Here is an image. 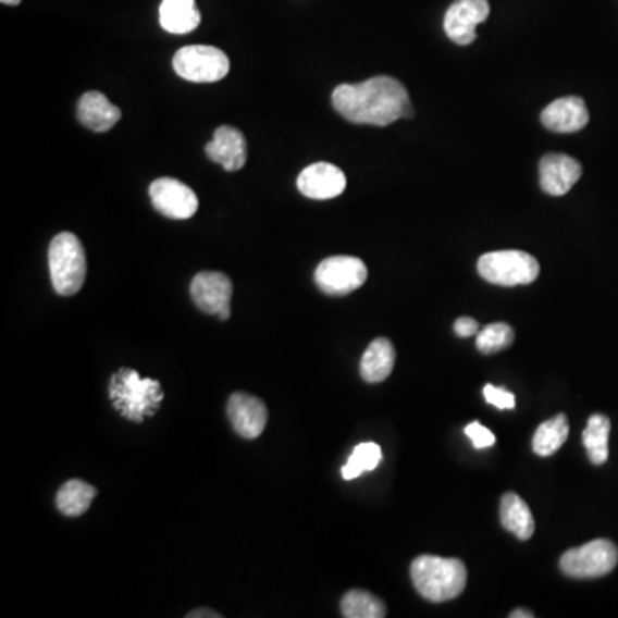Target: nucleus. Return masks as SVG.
Listing matches in <instances>:
<instances>
[{
  "label": "nucleus",
  "instance_id": "obj_22",
  "mask_svg": "<svg viewBox=\"0 0 618 618\" xmlns=\"http://www.w3.org/2000/svg\"><path fill=\"white\" fill-rule=\"evenodd\" d=\"M569 438V421L566 415L555 416L537 428L533 438V450L536 456L549 457L560 450Z\"/></svg>",
  "mask_w": 618,
  "mask_h": 618
},
{
  "label": "nucleus",
  "instance_id": "obj_4",
  "mask_svg": "<svg viewBox=\"0 0 618 618\" xmlns=\"http://www.w3.org/2000/svg\"><path fill=\"white\" fill-rule=\"evenodd\" d=\"M478 272L490 284L514 287L533 284L540 275V263L528 252L507 249L483 255L478 261Z\"/></svg>",
  "mask_w": 618,
  "mask_h": 618
},
{
  "label": "nucleus",
  "instance_id": "obj_27",
  "mask_svg": "<svg viewBox=\"0 0 618 618\" xmlns=\"http://www.w3.org/2000/svg\"><path fill=\"white\" fill-rule=\"evenodd\" d=\"M466 435L471 438L472 445L477 448H489L495 444V435L490 432L489 428H484L478 421L466 427Z\"/></svg>",
  "mask_w": 618,
  "mask_h": 618
},
{
  "label": "nucleus",
  "instance_id": "obj_26",
  "mask_svg": "<svg viewBox=\"0 0 618 618\" xmlns=\"http://www.w3.org/2000/svg\"><path fill=\"white\" fill-rule=\"evenodd\" d=\"M483 394L486 403L498 407V409H514V407H516V397H514L512 392L505 391V388H498V386L495 385H486L484 386Z\"/></svg>",
  "mask_w": 618,
  "mask_h": 618
},
{
  "label": "nucleus",
  "instance_id": "obj_17",
  "mask_svg": "<svg viewBox=\"0 0 618 618\" xmlns=\"http://www.w3.org/2000/svg\"><path fill=\"white\" fill-rule=\"evenodd\" d=\"M159 17L162 28L174 35H186L201 25V13L195 0H163Z\"/></svg>",
  "mask_w": 618,
  "mask_h": 618
},
{
  "label": "nucleus",
  "instance_id": "obj_5",
  "mask_svg": "<svg viewBox=\"0 0 618 618\" xmlns=\"http://www.w3.org/2000/svg\"><path fill=\"white\" fill-rule=\"evenodd\" d=\"M618 548L610 540H594L561 555V572L573 579L603 578L617 567Z\"/></svg>",
  "mask_w": 618,
  "mask_h": 618
},
{
  "label": "nucleus",
  "instance_id": "obj_7",
  "mask_svg": "<svg viewBox=\"0 0 618 618\" xmlns=\"http://www.w3.org/2000/svg\"><path fill=\"white\" fill-rule=\"evenodd\" d=\"M368 279L364 261L356 257H330L318 264L314 282L329 296L355 293Z\"/></svg>",
  "mask_w": 618,
  "mask_h": 618
},
{
  "label": "nucleus",
  "instance_id": "obj_20",
  "mask_svg": "<svg viewBox=\"0 0 618 618\" xmlns=\"http://www.w3.org/2000/svg\"><path fill=\"white\" fill-rule=\"evenodd\" d=\"M98 490L82 480H71L62 484L58 493V509L64 516L77 517L90 509Z\"/></svg>",
  "mask_w": 618,
  "mask_h": 618
},
{
  "label": "nucleus",
  "instance_id": "obj_16",
  "mask_svg": "<svg viewBox=\"0 0 618 618\" xmlns=\"http://www.w3.org/2000/svg\"><path fill=\"white\" fill-rule=\"evenodd\" d=\"M121 109L112 106L100 91H88L77 103V119L83 126L95 133H106L121 121Z\"/></svg>",
  "mask_w": 618,
  "mask_h": 618
},
{
  "label": "nucleus",
  "instance_id": "obj_21",
  "mask_svg": "<svg viewBox=\"0 0 618 618\" xmlns=\"http://www.w3.org/2000/svg\"><path fill=\"white\" fill-rule=\"evenodd\" d=\"M610 419L603 415H593L588 419V427L582 433V442L594 466H602L608 460V438H610Z\"/></svg>",
  "mask_w": 618,
  "mask_h": 618
},
{
  "label": "nucleus",
  "instance_id": "obj_19",
  "mask_svg": "<svg viewBox=\"0 0 618 618\" xmlns=\"http://www.w3.org/2000/svg\"><path fill=\"white\" fill-rule=\"evenodd\" d=\"M500 522L517 540L528 541L534 534V517L528 504L516 493L502 496Z\"/></svg>",
  "mask_w": 618,
  "mask_h": 618
},
{
  "label": "nucleus",
  "instance_id": "obj_3",
  "mask_svg": "<svg viewBox=\"0 0 618 618\" xmlns=\"http://www.w3.org/2000/svg\"><path fill=\"white\" fill-rule=\"evenodd\" d=\"M52 285L59 296H74L82 291L86 279V255L82 240L71 232L53 237L49 248Z\"/></svg>",
  "mask_w": 618,
  "mask_h": 618
},
{
  "label": "nucleus",
  "instance_id": "obj_6",
  "mask_svg": "<svg viewBox=\"0 0 618 618\" xmlns=\"http://www.w3.org/2000/svg\"><path fill=\"white\" fill-rule=\"evenodd\" d=\"M175 73L191 83H217L231 71V61L224 50L210 46H189L174 55Z\"/></svg>",
  "mask_w": 618,
  "mask_h": 618
},
{
  "label": "nucleus",
  "instance_id": "obj_30",
  "mask_svg": "<svg viewBox=\"0 0 618 618\" xmlns=\"http://www.w3.org/2000/svg\"><path fill=\"white\" fill-rule=\"evenodd\" d=\"M533 611L528 610H516L510 614V618H533Z\"/></svg>",
  "mask_w": 618,
  "mask_h": 618
},
{
  "label": "nucleus",
  "instance_id": "obj_10",
  "mask_svg": "<svg viewBox=\"0 0 618 618\" xmlns=\"http://www.w3.org/2000/svg\"><path fill=\"white\" fill-rule=\"evenodd\" d=\"M150 198L154 210L169 219H191L198 210V198L191 187L172 177L153 181Z\"/></svg>",
  "mask_w": 618,
  "mask_h": 618
},
{
  "label": "nucleus",
  "instance_id": "obj_8",
  "mask_svg": "<svg viewBox=\"0 0 618 618\" xmlns=\"http://www.w3.org/2000/svg\"><path fill=\"white\" fill-rule=\"evenodd\" d=\"M489 16V0H456L445 13V33L457 46H471L478 37V25Z\"/></svg>",
  "mask_w": 618,
  "mask_h": 618
},
{
  "label": "nucleus",
  "instance_id": "obj_2",
  "mask_svg": "<svg viewBox=\"0 0 618 618\" xmlns=\"http://www.w3.org/2000/svg\"><path fill=\"white\" fill-rule=\"evenodd\" d=\"M411 578L423 598L444 603L457 598L466 590L468 570L459 558L421 555L412 561Z\"/></svg>",
  "mask_w": 618,
  "mask_h": 618
},
{
  "label": "nucleus",
  "instance_id": "obj_28",
  "mask_svg": "<svg viewBox=\"0 0 618 618\" xmlns=\"http://www.w3.org/2000/svg\"><path fill=\"white\" fill-rule=\"evenodd\" d=\"M454 332H456L459 337H471V335H477L478 332H480V325H478L477 320L462 317L454 323Z\"/></svg>",
  "mask_w": 618,
  "mask_h": 618
},
{
  "label": "nucleus",
  "instance_id": "obj_18",
  "mask_svg": "<svg viewBox=\"0 0 618 618\" xmlns=\"http://www.w3.org/2000/svg\"><path fill=\"white\" fill-rule=\"evenodd\" d=\"M395 364V349L385 337L374 338L361 359V376L364 382L380 383L391 376Z\"/></svg>",
  "mask_w": 618,
  "mask_h": 618
},
{
  "label": "nucleus",
  "instance_id": "obj_13",
  "mask_svg": "<svg viewBox=\"0 0 618 618\" xmlns=\"http://www.w3.org/2000/svg\"><path fill=\"white\" fill-rule=\"evenodd\" d=\"M582 168L569 154L548 153L540 162L541 189L549 196H564L581 180Z\"/></svg>",
  "mask_w": 618,
  "mask_h": 618
},
{
  "label": "nucleus",
  "instance_id": "obj_1",
  "mask_svg": "<svg viewBox=\"0 0 618 618\" xmlns=\"http://www.w3.org/2000/svg\"><path fill=\"white\" fill-rule=\"evenodd\" d=\"M332 103L349 123L385 127L399 119L415 118L406 86L395 77L376 76L358 85H338Z\"/></svg>",
  "mask_w": 618,
  "mask_h": 618
},
{
  "label": "nucleus",
  "instance_id": "obj_24",
  "mask_svg": "<svg viewBox=\"0 0 618 618\" xmlns=\"http://www.w3.org/2000/svg\"><path fill=\"white\" fill-rule=\"evenodd\" d=\"M382 460V448L376 444H359L355 452L350 454L346 466L342 468V478L344 480H356L361 477L364 471H373L379 468Z\"/></svg>",
  "mask_w": 618,
  "mask_h": 618
},
{
  "label": "nucleus",
  "instance_id": "obj_12",
  "mask_svg": "<svg viewBox=\"0 0 618 618\" xmlns=\"http://www.w3.org/2000/svg\"><path fill=\"white\" fill-rule=\"evenodd\" d=\"M227 415L234 432L248 440L258 438L269 421V411L263 400L245 392L232 395L227 404Z\"/></svg>",
  "mask_w": 618,
  "mask_h": 618
},
{
  "label": "nucleus",
  "instance_id": "obj_15",
  "mask_svg": "<svg viewBox=\"0 0 618 618\" xmlns=\"http://www.w3.org/2000/svg\"><path fill=\"white\" fill-rule=\"evenodd\" d=\"M541 123L554 133H578L590 123V112L582 98H557L541 112Z\"/></svg>",
  "mask_w": 618,
  "mask_h": 618
},
{
  "label": "nucleus",
  "instance_id": "obj_31",
  "mask_svg": "<svg viewBox=\"0 0 618 618\" xmlns=\"http://www.w3.org/2000/svg\"><path fill=\"white\" fill-rule=\"evenodd\" d=\"M0 2H2V4H5V5L21 4V0H0Z\"/></svg>",
  "mask_w": 618,
  "mask_h": 618
},
{
  "label": "nucleus",
  "instance_id": "obj_11",
  "mask_svg": "<svg viewBox=\"0 0 618 618\" xmlns=\"http://www.w3.org/2000/svg\"><path fill=\"white\" fill-rule=\"evenodd\" d=\"M346 174L332 163L309 165L297 177V189L311 200H332L346 191Z\"/></svg>",
  "mask_w": 618,
  "mask_h": 618
},
{
  "label": "nucleus",
  "instance_id": "obj_14",
  "mask_svg": "<svg viewBox=\"0 0 618 618\" xmlns=\"http://www.w3.org/2000/svg\"><path fill=\"white\" fill-rule=\"evenodd\" d=\"M205 151H207L208 159L220 163L228 172L240 171L248 160V145H246L245 135L232 126H220Z\"/></svg>",
  "mask_w": 618,
  "mask_h": 618
},
{
  "label": "nucleus",
  "instance_id": "obj_23",
  "mask_svg": "<svg viewBox=\"0 0 618 618\" xmlns=\"http://www.w3.org/2000/svg\"><path fill=\"white\" fill-rule=\"evenodd\" d=\"M341 610L346 618H383L386 615L382 600L361 590L349 591L342 598Z\"/></svg>",
  "mask_w": 618,
  "mask_h": 618
},
{
  "label": "nucleus",
  "instance_id": "obj_9",
  "mask_svg": "<svg viewBox=\"0 0 618 618\" xmlns=\"http://www.w3.org/2000/svg\"><path fill=\"white\" fill-rule=\"evenodd\" d=\"M191 297L203 313L217 314L222 322L231 318L232 282L225 273H198L191 282Z\"/></svg>",
  "mask_w": 618,
  "mask_h": 618
},
{
  "label": "nucleus",
  "instance_id": "obj_29",
  "mask_svg": "<svg viewBox=\"0 0 618 618\" xmlns=\"http://www.w3.org/2000/svg\"><path fill=\"white\" fill-rule=\"evenodd\" d=\"M187 617H189V618H203V617L219 618L220 615L215 614V611H212V610H195V611H191V614L187 615Z\"/></svg>",
  "mask_w": 618,
  "mask_h": 618
},
{
  "label": "nucleus",
  "instance_id": "obj_25",
  "mask_svg": "<svg viewBox=\"0 0 618 618\" xmlns=\"http://www.w3.org/2000/svg\"><path fill=\"white\" fill-rule=\"evenodd\" d=\"M514 329L507 323H492V325L484 326L480 334L477 335V347L484 353V355H492L498 350L507 349L512 346Z\"/></svg>",
  "mask_w": 618,
  "mask_h": 618
}]
</instances>
